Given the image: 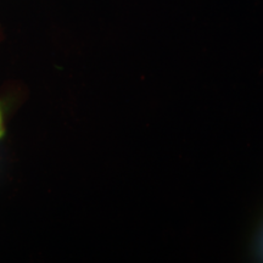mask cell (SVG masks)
<instances>
[{
	"instance_id": "cell-1",
	"label": "cell",
	"mask_w": 263,
	"mask_h": 263,
	"mask_svg": "<svg viewBox=\"0 0 263 263\" xmlns=\"http://www.w3.org/2000/svg\"><path fill=\"white\" fill-rule=\"evenodd\" d=\"M5 129H4V123H3V114H2V107H0V139L4 137Z\"/></svg>"
}]
</instances>
